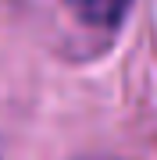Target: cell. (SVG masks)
<instances>
[{
  "instance_id": "6da1fadb",
  "label": "cell",
  "mask_w": 157,
  "mask_h": 160,
  "mask_svg": "<svg viewBox=\"0 0 157 160\" xmlns=\"http://www.w3.org/2000/svg\"><path fill=\"white\" fill-rule=\"evenodd\" d=\"M64 4L89 25H118L132 0H64Z\"/></svg>"
}]
</instances>
